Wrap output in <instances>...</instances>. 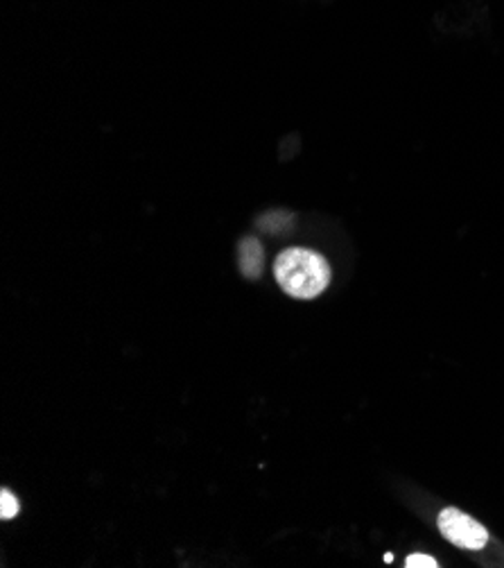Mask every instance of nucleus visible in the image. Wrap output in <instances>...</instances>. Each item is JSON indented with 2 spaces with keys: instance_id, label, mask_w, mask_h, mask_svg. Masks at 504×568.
<instances>
[{
  "instance_id": "f257e3e1",
  "label": "nucleus",
  "mask_w": 504,
  "mask_h": 568,
  "mask_svg": "<svg viewBox=\"0 0 504 568\" xmlns=\"http://www.w3.org/2000/svg\"><path fill=\"white\" fill-rule=\"evenodd\" d=\"M274 276L290 297L315 300L330 283L328 261L310 250L292 247L278 254L274 263Z\"/></svg>"
},
{
  "instance_id": "f03ea898",
  "label": "nucleus",
  "mask_w": 504,
  "mask_h": 568,
  "mask_svg": "<svg viewBox=\"0 0 504 568\" xmlns=\"http://www.w3.org/2000/svg\"><path fill=\"white\" fill-rule=\"evenodd\" d=\"M439 530L448 541L460 548L480 550L488 544V532L484 526L455 507H448L439 515Z\"/></svg>"
},
{
  "instance_id": "7ed1b4c3",
  "label": "nucleus",
  "mask_w": 504,
  "mask_h": 568,
  "mask_svg": "<svg viewBox=\"0 0 504 568\" xmlns=\"http://www.w3.org/2000/svg\"><path fill=\"white\" fill-rule=\"evenodd\" d=\"M238 263L245 278H258L265 267V252L258 239H243L238 245Z\"/></svg>"
},
{
  "instance_id": "20e7f679",
  "label": "nucleus",
  "mask_w": 504,
  "mask_h": 568,
  "mask_svg": "<svg viewBox=\"0 0 504 568\" xmlns=\"http://www.w3.org/2000/svg\"><path fill=\"white\" fill-rule=\"evenodd\" d=\"M256 224L267 234H286L292 230L295 215L290 211H267L256 220Z\"/></svg>"
},
{
  "instance_id": "39448f33",
  "label": "nucleus",
  "mask_w": 504,
  "mask_h": 568,
  "mask_svg": "<svg viewBox=\"0 0 504 568\" xmlns=\"http://www.w3.org/2000/svg\"><path fill=\"white\" fill-rule=\"evenodd\" d=\"M19 515V500L12 491L3 489V494H0V517H3L6 521L8 519H14Z\"/></svg>"
},
{
  "instance_id": "423d86ee",
  "label": "nucleus",
  "mask_w": 504,
  "mask_h": 568,
  "mask_svg": "<svg viewBox=\"0 0 504 568\" xmlns=\"http://www.w3.org/2000/svg\"><path fill=\"white\" fill-rule=\"evenodd\" d=\"M408 568H434L439 566L430 555H410L405 561Z\"/></svg>"
}]
</instances>
